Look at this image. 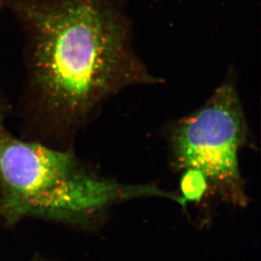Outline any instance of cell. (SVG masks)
Masks as SVG:
<instances>
[{"instance_id":"cell-1","label":"cell","mask_w":261,"mask_h":261,"mask_svg":"<svg viewBox=\"0 0 261 261\" xmlns=\"http://www.w3.org/2000/svg\"><path fill=\"white\" fill-rule=\"evenodd\" d=\"M127 0H0L25 37V95L39 114L83 123L131 87L158 86L133 46Z\"/></svg>"},{"instance_id":"cell-2","label":"cell","mask_w":261,"mask_h":261,"mask_svg":"<svg viewBox=\"0 0 261 261\" xmlns=\"http://www.w3.org/2000/svg\"><path fill=\"white\" fill-rule=\"evenodd\" d=\"M142 197L182 198L154 185H123L91 173L74 154L0 136V216L87 224L112 205Z\"/></svg>"},{"instance_id":"cell-3","label":"cell","mask_w":261,"mask_h":261,"mask_svg":"<svg viewBox=\"0 0 261 261\" xmlns=\"http://www.w3.org/2000/svg\"><path fill=\"white\" fill-rule=\"evenodd\" d=\"M168 134L173 168L199 171L215 195L246 206L239 153L247 141L248 124L233 73L202 106L172 123Z\"/></svg>"},{"instance_id":"cell-4","label":"cell","mask_w":261,"mask_h":261,"mask_svg":"<svg viewBox=\"0 0 261 261\" xmlns=\"http://www.w3.org/2000/svg\"><path fill=\"white\" fill-rule=\"evenodd\" d=\"M181 197L186 202H200L209 189L206 178L202 173L196 170L182 172L180 181Z\"/></svg>"},{"instance_id":"cell-5","label":"cell","mask_w":261,"mask_h":261,"mask_svg":"<svg viewBox=\"0 0 261 261\" xmlns=\"http://www.w3.org/2000/svg\"><path fill=\"white\" fill-rule=\"evenodd\" d=\"M4 126H3V112L2 107H1V103H0V136L4 135Z\"/></svg>"}]
</instances>
